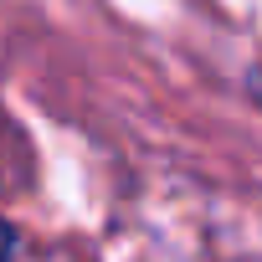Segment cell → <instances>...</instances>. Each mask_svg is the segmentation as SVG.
I'll return each instance as SVG.
<instances>
[{"label":"cell","instance_id":"obj_1","mask_svg":"<svg viewBox=\"0 0 262 262\" xmlns=\"http://www.w3.org/2000/svg\"><path fill=\"white\" fill-rule=\"evenodd\" d=\"M242 93H247V103L262 113V62H252V67L242 72Z\"/></svg>","mask_w":262,"mask_h":262},{"label":"cell","instance_id":"obj_2","mask_svg":"<svg viewBox=\"0 0 262 262\" xmlns=\"http://www.w3.org/2000/svg\"><path fill=\"white\" fill-rule=\"evenodd\" d=\"M16 257H21V231L0 216V262H16Z\"/></svg>","mask_w":262,"mask_h":262}]
</instances>
